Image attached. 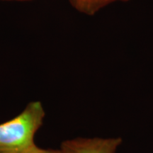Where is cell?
I'll return each mask as SVG.
<instances>
[{
	"label": "cell",
	"mask_w": 153,
	"mask_h": 153,
	"mask_svg": "<svg viewBox=\"0 0 153 153\" xmlns=\"http://www.w3.org/2000/svg\"><path fill=\"white\" fill-rule=\"evenodd\" d=\"M25 153H62L60 149L54 150V149H43L38 146H34Z\"/></svg>",
	"instance_id": "cell-4"
},
{
	"label": "cell",
	"mask_w": 153,
	"mask_h": 153,
	"mask_svg": "<svg viewBox=\"0 0 153 153\" xmlns=\"http://www.w3.org/2000/svg\"><path fill=\"white\" fill-rule=\"evenodd\" d=\"M74 8L79 12L92 16L101 9L117 1L129 0H69Z\"/></svg>",
	"instance_id": "cell-3"
},
{
	"label": "cell",
	"mask_w": 153,
	"mask_h": 153,
	"mask_svg": "<svg viewBox=\"0 0 153 153\" xmlns=\"http://www.w3.org/2000/svg\"><path fill=\"white\" fill-rule=\"evenodd\" d=\"M120 137H77L61 143L62 153H116Z\"/></svg>",
	"instance_id": "cell-2"
},
{
	"label": "cell",
	"mask_w": 153,
	"mask_h": 153,
	"mask_svg": "<svg viewBox=\"0 0 153 153\" xmlns=\"http://www.w3.org/2000/svg\"><path fill=\"white\" fill-rule=\"evenodd\" d=\"M5 1H29V0H5Z\"/></svg>",
	"instance_id": "cell-5"
},
{
	"label": "cell",
	"mask_w": 153,
	"mask_h": 153,
	"mask_svg": "<svg viewBox=\"0 0 153 153\" xmlns=\"http://www.w3.org/2000/svg\"><path fill=\"white\" fill-rule=\"evenodd\" d=\"M45 116L41 101H31L18 116L0 124V153H25L36 146L34 137Z\"/></svg>",
	"instance_id": "cell-1"
}]
</instances>
